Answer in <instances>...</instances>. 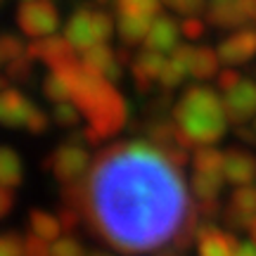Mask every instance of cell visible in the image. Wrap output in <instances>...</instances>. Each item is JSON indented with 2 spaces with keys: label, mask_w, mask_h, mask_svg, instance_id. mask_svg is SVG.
Instances as JSON below:
<instances>
[{
  "label": "cell",
  "mask_w": 256,
  "mask_h": 256,
  "mask_svg": "<svg viewBox=\"0 0 256 256\" xmlns=\"http://www.w3.org/2000/svg\"><path fill=\"white\" fill-rule=\"evenodd\" d=\"M178 168L147 140L110 147L88 180L86 216L90 228L130 256L176 240L192 214Z\"/></svg>",
  "instance_id": "6da1fadb"
},
{
  "label": "cell",
  "mask_w": 256,
  "mask_h": 256,
  "mask_svg": "<svg viewBox=\"0 0 256 256\" xmlns=\"http://www.w3.org/2000/svg\"><path fill=\"white\" fill-rule=\"evenodd\" d=\"M57 74H62L66 78L69 90H72V102L81 110L83 116H88L90 121L88 126L102 140L116 136L126 126L128 104L107 78L88 72L78 60L57 69Z\"/></svg>",
  "instance_id": "7a4b0ae2"
},
{
  "label": "cell",
  "mask_w": 256,
  "mask_h": 256,
  "mask_svg": "<svg viewBox=\"0 0 256 256\" xmlns=\"http://www.w3.org/2000/svg\"><path fill=\"white\" fill-rule=\"evenodd\" d=\"M174 121L180 128L183 142L188 147L218 142L228 128L226 102L218 98V92L206 86H192L176 104Z\"/></svg>",
  "instance_id": "3957f363"
},
{
  "label": "cell",
  "mask_w": 256,
  "mask_h": 256,
  "mask_svg": "<svg viewBox=\"0 0 256 256\" xmlns=\"http://www.w3.org/2000/svg\"><path fill=\"white\" fill-rule=\"evenodd\" d=\"M112 36V19L104 12H92V10H78L66 24V40L76 50H88L104 43Z\"/></svg>",
  "instance_id": "277c9868"
},
{
  "label": "cell",
  "mask_w": 256,
  "mask_h": 256,
  "mask_svg": "<svg viewBox=\"0 0 256 256\" xmlns=\"http://www.w3.org/2000/svg\"><path fill=\"white\" fill-rule=\"evenodd\" d=\"M43 168H50L60 185H72V183H81L86 174L90 171V154L88 150L78 142H64L60 145L50 154V159H46Z\"/></svg>",
  "instance_id": "5b68a950"
},
{
  "label": "cell",
  "mask_w": 256,
  "mask_h": 256,
  "mask_svg": "<svg viewBox=\"0 0 256 256\" xmlns=\"http://www.w3.org/2000/svg\"><path fill=\"white\" fill-rule=\"evenodd\" d=\"M17 22L26 36L43 38V36H50L57 28L60 17H57V10L52 5H48V2H26L19 10Z\"/></svg>",
  "instance_id": "8992f818"
},
{
  "label": "cell",
  "mask_w": 256,
  "mask_h": 256,
  "mask_svg": "<svg viewBox=\"0 0 256 256\" xmlns=\"http://www.w3.org/2000/svg\"><path fill=\"white\" fill-rule=\"evenodd\" d=\"M226 112L228 121L235 126H244L256 116V83L240 81L230 92H226Z\"/></svg>",
  "instance_id": "52a82bcc"
},
{
  "label": "cell",
  "mask_w": 256,
  "mask_h": 256,
  "mask_svg": "<svg viewBox=\"0 0 256 256\" xmlns=\"http://www.w3.org/2000/svg\"><path fill=\"white\" fill-rule=\"evenodd\" d=\"M240 247V240L230 232L218 230L214 223L202 220L200 232H197V249L200 256H235Z\"/></svg>",
  "instance_id": "ba28073f"
},
{
  "label": "cell",
  "mask_w": 256,
  "mask_h": 256,
  "mask_svg": "<svg viewBox=\"0 0 256 256\" xmlns=\"http://www.w3.org/2000/svg\"><path fill=\"white\" fill-rule=\"evenodd\" d=\"M28 57L34 60H43L48 66H52V72L62 69L66 64L76 62L74 55V46L66 38H48V40H38L34 46H28Z\"/></svg>",
  "instance_id": "9c48e42d"
},
{
  "label": "cell",
  "mask_w": 256,
  "mask_h": 256,
  "mask_svg": "<svg viewBox=\"0 0 256 256\" xmlns=\"http://www.w3.org/2000/svg\"><path fill=\"white\" fill-rule=\"evenodd\" d=\"M254 55H256V31H249V28H242L238 34H232L218 46L220 62H226L228 66L244 64Z\"/></svg>",
  "instance_id": "30bf717a"
},
{
  "label": "cell",
  "mask_w": 256,
  "mask_h": 256,
  "mask_svg": "<svg viewBox=\"0 0 256 256\" xmlns=\"http://www.w3.org/2000/svg\"><path fill=\"white\" fill-rule=\"evenodd\" d=\"M223 176L238 188L252 185L256 180V156L247 150H228L223 162Z\"/></svg>",
  "instance_id": "8fae6325"
},
{
  "label": "cell",
  "mask_w": 256,
  "mask_h": 256,
  "mask_svg": "<svg viewBox=\"0 0 256 256\" xmlns=\"http://www.w3.org/2000/svg\"><path fill=\"white\" fill-rule=\"evenodd\" d=\"M34 107L36 104L26 100L24 92H19L17 88H8L5 92H0V126L24 128Z\"/></svg>",
  "instance_id": "7c38bea8"
},
{
  "label": "cell",
  "mask_w": 256,
  "mask_h": 256,
  "mask_svg": "<svg viewBox=\"0 0 256 256\" xmlns=\"http://www.w3.org/2000/svg\"><path fill=\"white\" fill-rule=\"evenodd\" d=\"M83 66L88 69V72L98 74V76H102V78H107L110 83L119 81L121 76V66L119 62H116V55L112 52L110 48L104 46V43H100V46L95 48H88V50H83Z\"/></svg>",
  "instance_id": "4fadbf2b"
},
{
  "label": "cell",
  "mask_w": 256,
  "mask_h": 256,
  "mask_svg": "<svg viewBox=\"0 0 256 256\" xmlns=\"http://www.w3.org/2000/svg\"><path fill=\"white\" fill-rule=\"evenodd\" d=\"M178 38H180V26L176 24L174 19L168 17H159L152 24L150 34H147V48L154 50V52H174L178 48Z\"/></svg>",
  "instance_id": "5bb4252c"
},
{
  "label": "cell",
  "mask_w": 256,
  "mask_h": 256,
  "mask_svg": "<svg viewBox=\"0 0 256 256\" xmlns=\"http://www.w3.org/2000/svg\"><path fill=\"white\" fill-rule=\"evenodd\" d=\"M164 55L162 52H154V50H147L142 55L136 57L133 62V76H136V83H138V90H150L152 88V81H159V76L164 72Z\"/></svg>",
  "instance_id": "9a60e30c"
},
{
  "label": "cell",
  "mask_w": 256,
  "mask_h": 256,
  "mask_svg": "<svg viewBox=\"0 0 256 256\" xmlns=\"http://www.w3.org/2000/svg\"><path fill=\"white\" fill-rule=\"evenodd\" d=\"M209 19L216 26L238 28L244 24V14L240 8V0H211Z\"/></svg>",
  "instance_id": "2e32d148"
},
{
  "label": "cell",
  "mask_w": 256,
  "mask_h": 256,
  "mask_svg": "<svg viewBox=\"0 0 256 256\" xmlns=\"http://www.w3.org/2000/svg\"><path fill=\"white\" fill-rule=\"evenodd\" d=\"M24 180V164L17 150L8 145H0V185L2 188H17Z\"/></svg>",
  "instance_id": "e0dca14e"
},
{
  "label": "cell",
  "mask_w": 256,
  "mask_h": 256,
  "mask_svg": "<svg viewBox=\"0 0 256 256\" xmlns=\"http://www.w3.org/2000/svg\"><path fill=\"white\" fill-rule=\"evenodd\" d=\"M28 230L38 235V238L48 240V242H52V240L60 238V232H62V223L57 216L52 214H48L43 209H34L28 214Z\"/></svg>",
  "instance_id": "ac0fdd59"
},
{
  "label": "cell",
  "mask_w": 256,
  "mask_h": 256,
  "mask_svg": "<svg viewBox=\"0 0 256 256\" xmlns=\"http://www.w3.org/2000/svg\"><path fill=\"white\" fill-rule=\"evenodd\" d=\"M220 57L218 52H214L211 48H192L190 57V76L194 78H211L218 72Z\"/></svg>",
  "instance_id": "d6986e66"
},
{
  "label": "cell",
  "mask_w": 256,
  "mask_h": 256,
  "mask_svg": "<svg viewBox=\"0 0 256 256\" xmlns=\"http://www.w3.org/2000/svg\"><path fill=\"white\" fill-rule=\"evenodd\" d=\"M223 180H226L223 174H202V171H194L192 190L200 197V202H214L218 200L220 190H223Z\"/></svg>",
  "instance_id": "ffe728a7"
},
{
  "label": "cell",
  "mask_w": 256,
  "mask_h": 256,
  "mask_svg": "<svg viewBox=\"0 0 256 256\" xmlns=\"http://www.w3.org/2000/svg\"><path fill=\"white\" fill-rule=\"evenodd\" d=\"M162 0H116L119 19H150L156 14Z\"/></svg>",
  "instance_id": "44dd1931"
},
{
  "label": "cell",
  "mask_w": 256,
  "mask_h": 256,
  "mask_svg": "<svg viewBox=\"0 0 256 256\" xmlns=\"http://www.w3.org/2000/svg\"><path fill=\"white\" fill-rule=\"evenodd\" d=\"M223 162H226V154L211 145L200 147V150L192 154L194 171H202V174H223Z\"/></svg>",
  "instance_id": "7402d4cb"
},
{
  "label": "cell",
  "mask_w": 256,
  "mask_h": 256,
  "mask_svg": "<svg viewBox=\"0 0 256 256\" xmlns=\"http://www.w3.org/2000/svg\"><path fill=\"white\" fill-rule=\"evenodd\" d=\"M43 92L50 102H69L72 100V90H69V83L62 74L52 72V76H48L46 83H43Z\"/></svg>",
  "instance_id": "603a6c76"
},
{
  "label": "cell",
  "mask_w": 256,
  "mask_h": 256,
  "mask_svg": "<svg viewBox=\"0 0 256 256\" xmlns=\"http://www.w3.org/2000/svg\"><path fill=\"white\" fill-rule=\"evenodd\" d=\"M230 206H235L238 211H242L249 218H256V188L254 185H244L238 188L230 197Z\"/></svg>",
  "instance_id": "cb8c5ba5"
},
{
  "label": "cell",
  "mask_w": 256,
  "mask_h": 256,
  "mask_svg": "<svg viewBox=\"0 0 256 256\" xmlns=\"http://www.w3.org/2000/svg\"><path fill=\"white\" fill-rule=\"evenodd\" d=\"M81 119V110L74 102H57L52 107V121L62 128H74Z\"/></svg>",
  "instance_id": "d4e9b609"
},
{
  "label": "cell",
  "mask_w": 256,
  "mask_h": 256,
  "mask_svg": "<svg viewBox=\"0 0 256 256\" xmlns=\"http://www.w3.org/2000/svg\"><path fill=\"white\" fill-rule=\"evenodd\" d=\"M52 256H88V254H86V247H83L81 240L74 238V235H66V238L55 240Z\"/></svg>",
  "instance_id": "484cf974"
},
{
  "label": "cell",
  "mask_w": 256,
  "mask_h": 256,
  "mask_svg": "<svg viewBox=\"0 0 256 256\" xmlns=\"http://www.w3.org/2000/svg\"><path fill=\"white\" fill-rule=\"evenodd\" d=\"M0 256H26L24 254V240L17 232H2L0 235Z\"/></svg>",
  "instance_id": "4316f807"
},
{
  "label": "cell",
  "mask_w": 256,
  "mask_h": 256,
  "mask_svg": "<svg viewBox=\"0 0 256 256\" xmlns=\"http://www.w3.org/2000/svg\"><path fill=\"white\" fill-rule=\"evenodd\" d=\"M24 254L26 256H52V247L48 244V240L28 232L26 238H24Z\"/></svg>",
  "instance_id": "83f0119b"
},
{
  "label": "cell",
  "mask_w": 256,
  "mask_h": 256,
  "mask_svg": "<svg viewBox=\"0 0 256 256\" xmlns=\"http://www.w3.org/2000/svg\"><path fill=\"white\" fill-rule=\"evenodd\" d=\"M57 218H60V223H62V228L66 230V232H74V230L83 223V220H81L83 218V211L62 204V206H60V211H57Z\"/></svg>",
  "instance_id": "f1b7e54d"
},
{
  "label": "cell",
  "mask_w": 256,
  "mask_h": 256,
  "mask_svg": "<svg viewBox=\"0 0 256 256\" xmlns=\"http://www.w3.org/2000/svg\"><path fill=\"white\" fill-rule=\"evenodd\" d=\"M22 52H24V46H22L14 36L0 38V55H2V62H14V60L22 57Z\"/></svg>",
  "instance_id": "f546056e"
},
{
  "label": "cell",
  "mask_w": 256,
  "mask_h": 256,
  "mask_svg": "<svg viewBox=\"0 0 256 256\" xmlns=\"http://www.w3.org/2000/svg\"><path fill=\"white\" fill-rule=\"evenodd\" d=\"M24 130L34 133V136L46 133V130H48V114L40 110V107H34V110H31V114H28L26 124H24Z\"/></svg>",
  "instance_id": "4dcf8cb0"
},
{
  "label": "cell",
  "mask_w": 256,
  "mask_h": 256,
  "mask_svg": "<svg viewBox=\"0 0 256 256\" xmlns=\"http://www.w3.org/2000/svg\"><path fill=\"white\" fill-rule=\"evenodd\" d=\"M8 78L10 81H17V83H24L31 78V62L28 60H14V62L8 64Z\"/></svg>",
  "instance_id": "1f68e13d"
},
{
  "label": "cell",
  "mask_w": 256,
  "mask_h": 256,
  "mask_svg": "<svg viewBox=\"0 0 256 256\" xmlns=\"http://www.w3.org/2000/svg\"><path fill=\"white\" fill-rule=\"evenodd\" d=\"M240 81H242V78H240L238 69H223V72L218 74V88L223 92H230Z\"/></svg>",
  "instance_id": "d6a6232c"
},
{
  "label": "cell",
  "mask_w": 256,
  "mask_h": 256,
  "mask_svg": "<svg viewBox=\"0 0 256 256\" xmlns=\"http://www.w3.org/2000/svg\"><path fill=\"white\" fill-rule=\"evenodd\" d=\"M12 209H14V194H12L10 188H2V185H0V220L5 218Z\"/></svg>",
  "instance_id": "836d02e7"
},
{
  "label": "cell",
  "mask_w": 256,
  "mask_h": 256,
  "mask_svg": "<svg viewBox=\"0 0 256 256\" xmlns=\"http://www.w3.org/2000/svg\"><path fill=\"white\" fill-rule=\"evenodd\" d=\"M180 31L188 38H200L204 34V24H202L200 19H185L183 24H180Z\"/></svg>",
  "instance_id": "e575fe53"
},
{
  "label": "cell",
  "mask_w": 256,
  "mask_h": 256,
  "mask_svg": "<svg viewBox=\"0 0 256 256\" xmlns=\"http://www.w3.org/2000/svg\"><path fill=\"white\" fill-rule=\"evenodd\" d=\"M166 2L174 10H178V12H197L204 0H166Z\"/></svg>",
  "instance_id": "d590c367"
},
{
  "label": "cell",
  "mask_w": 256,
  "mask_h": 256,
  "mask_svg": "<svg viewBox=\"0 0 256 256\" xmlns=\"http://www.w3.org/2000/svg\"><path fill=\"white\" fill-rule=\"evenodd\" d=\"M240 8H242L244 22H249V19H256V0H240Z\"/></svg>",
  "instance_id": "8d00e7d4"
},
{
  "label": "cell",
  "mask_w": 256,
  "mask_h": 256,
  "mask_svg": "<svg viewBox=\"0 0 256 256\" xmlns=\"http://www.w3.org/2000/svg\"><path fill=\"white\" fill-rule=\"evenodd\" d=\"M235 256H256V244L254 242H240Z\"/></svg>",
  "instance_id": "74e56055"
},
{
  "label": "cell",
  "mask_w": 256,
  "mask_h": 256,
  "mask_svg": "<svg viewBox=\"0 0 256 256\" xmlns=\"http://www.w3.org/2000/svg\"><path fill=\"white\" fill-rule=\"evenodd\" d=\"M154 256H183V252L178 247H162L154 252Z\"/></svg>",
  "instance_id": "f35d334b"
},
{
  "label": "cell",
  "mask_w": 256,
  "mask_h": 256,
  "mask_svg": "<svg viewBox=\"0 0 256 256\" xmlns=\"http://www.w3.org/2000/svg\"><path fill=\"white\" fill-rule=\"evenodd\" d=\"M249 238H252V242L256 244V218L252 220V226H249Z\"/></svg>",
  "instance_id": "ab89813d"
},
{
  "label": "cell",
  "mask_w": 256,
  "mask_h": 256,
  "mask_svg": "<svg viewBox=\"0 0 256 256\" xmlns=\"http://www.w3.org/2000/svg\"><path fill=\"white\" fill-rule=\"evenodd\" d=\"M8 81H10V78H2V76H0V92L8 90Z\"/></svg>",
  "instance_id": "60d3db41"
},
{
  "label": "cell",
  "mask_w": 256,
  "mask_h": 256,
  "mask_svg": "<svg viewBox=\"0 0 256 256\" xmlns=\"http://www.w3.org/2000/svg\"><path fill=\"white\" fill-rule=\"evenodd\" d=\"M88 256H112V254H107V252H90Z\"/></svg>",
  "instance_id": "b9f144b4"
},
{
  "label": "cell",
  "mask_w": 256,
  "mask_h": 256,
  "mask_svg": "<svg viewBox=\"0 0 256 256\" xmlns=\"http://www.w3.org/2000/svg\"><path fill=\"white\" fill-rule=\"evenodd\" d=\"M0 62H2V55H0Z\"/></svg>",
  "instance_id": "7bdbcfd3"
},
{
  "label": "cell",
  "mask_w": 256,
  "mask_h": 256,
  "mask_svg": "<svg viewBox=\"0 0 256 256\" xmlns=\"http://www.w3.org/2000/svg\"><path fill=\"white\" fill-rule=\"evenodd\" d=\"M100 2H104V0H100Z\"/></svg>",
  "instance_id": "ee69618b"
},
{
  "label": "cell",
  "mask_w": 256,
  "mask_h": 256,
  "mask_svg": "<svg viewBox=\"0 0 256 256\" xmlns=\"http://www.w3.org/2000/svg\"><path fill=\"white\" fill-rule=\"evenodd\" d=\"M0 2H2V0H0Z\"/></svg>",
  "instance_id": "f6af8a7d"
}]
</instances>
